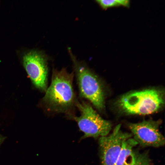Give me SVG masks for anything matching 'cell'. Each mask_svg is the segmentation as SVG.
<instances>
[{
    "mask_svg": "<svg viewBox=\"0 0 165 165\" xmlns=\"http://www.w3.org/2000/svg\"><path fill=\"white\" fill-rule=\"evenodd\" d=\"M73 72H68L63 68L53 69L50 85L45 91L43 101L51 113H63L68 117L73 113L77 100L73 86Z\"/></svg>",
    "mask_w": 165,
    "mask_h": 165,
    "instance_id": "6da1fadb",
    "label": "cell"
},
{
    "mask_svg": "<svg viewBox=\"0 0 165 165\" xmlns=\"http://www.w3.org/2000/svg\"><path fill=\"white\" fill-rule=\"evenodd\" d=\"M117 103L120 110L124 113L148 115L157 112L163 107L164 98L162 91L151 89L125 94Z\"/></svg>",
    "mask_w": 165,
    "mask_h": 165,
    "instance_id": "7a4b0ae2",
    "label": "cell"
},
{
    "mask_svg": "<svg viewBox=\"0 0 165 165\" xmlns=\"http://www.w3.org/2000/svg\"><path fill=\"white\" fill-rule=\"evenodd\" d=\"M80 96L88 100L99 111L105 108L102 83L97 75L86 65L77 60L71 53Z\"/></svg>",
    "mask_w": 165,
    "mask_h": 165,
    "instance_id": "3957f363",
    "label": "cell"
},
{
    "mask_svg": "<svg viewBox=\"0 0 165 165\" xmlns=\"http://www.w3.org/2000/svg\"><path fill=\"white\" fill-rule=\"evenodd\" d=\"M76 106L79 110L80 115H73L68 118L77 122L80 130L84 133L81 139L108 135L112 128L111 123L103 119L90 104L83 101H77Z\"/></svg>",
    "mask_w": 165,
    "mask_h": 165,
    "instance_id": "277c9868",
    "label": "cell"
},
{
    "mask_svg": "<svg viewBox=\"0 0 165 165\" xmlns=\"http://www.w3.org/2000/svg\"><path fill=\"white\" fill-rule=\"evenodd\" d=\"M24 66L35 86L46 91L47 88L48 67L46 57L36 50L26 52L23 57Z\"/></svg>",
    "mask_w": 165,
    "mask_h": 165,
    "instance_id": "5b68a950",
    "label": "cell"
},
{
    "mask_svg": "<svg viewBox=\"0 0 165 165\" xmlns=\"http://www.w3.org/2000/svg\"><path fill=\"white\" fill-rule=\"evenodd\" d=\"M132 135L122 131L119 124L110 134L100 137L98 142L101 165H115L123 143Z\"/></svg>",
    "mask_w": 165,
    "mask_h": 165,
    "instance_id": "8992f818",
    "label": "cell"
},
{
    "mask_svg": "<svg viewBox=\"0 0 165 165\" xmlns=\"http://www.w3.org/2000/svg\"><path fill=\"white\" fill-rule=\"evenodd\" d=\"M128 127L133 135V138L142 146L158 147L165 144V139L159 131L158 122L144 120L130 123Z\"/></svg>",
    "mask_w": 165,
    "mask_h": 165,
    "instance_id": "52a82bcc",
    "label": "cell"
},
{
    "mask_svg": "<svg viewBox=\"0 0 165 165\" xmlns=\"http://www.w3.org/2000/svg\"><path fill=\"white\" fill-rule=\"evenodd\" d=\"M137 144L131 138L124 141L115 165H133L134 160V152L133 149Z\"/></svg>",
    "mask_w": 165,
    "mask_h": 165,
    "instance_id": "ba28073f",
    "label": "cell"
},
{
    "mask_svg": "<svg viewBox=\"0 0 165 165\" xmlns=\"http://www.w3.org/2000/svg\"><path fill=\"white\" fill-rule=\"evenodd\" d=\"M133 165H153L146 153H139L134 152V160Z\"/></svg>",
    "mask_w": 165,
    "mask_h": 165,
    "instance_id": "9c48e42d",
    "label": "cell"
},
{
    "mask_svg": "<svg viewBox=\"0 0 165 165\" xmlns=\"http://www.w3.org/2000/svg\"><path fill=\"white\" fill-rule=\"evenodd\" d=\"M96 1L104 9L120 6L117 0H98Z\"/></svg>",
    "mask_w": 165,
    "mask_h": 165,
    "instance_id": "30bf717a",
    "label": "cell"
},
{
    "mask_svg": "<svg viewBox=\"0 0 165 165\" xmlns=\"http://www.w3.org/2000/svg\"><path fill=\"white\" fill-rule=\"evenodd\" d=\"M119 6L128 7L130 5V2L127 0H117Z\"/></svg>",
    "mask_w": 165,
    "mask_h": 165,
    "instance_id": "8fae6325",
    "label": "cell"
}]
</instances>
